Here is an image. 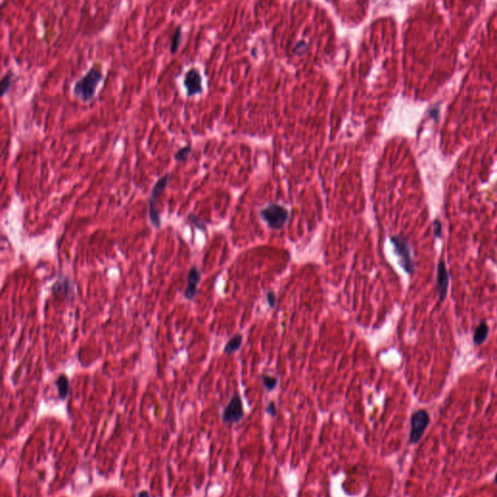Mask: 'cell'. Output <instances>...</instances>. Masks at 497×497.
<instances>
[{"label":"cell","instance_id":"17","mask_svg":"<svg viewBox=\"0 0 497 497\" xmlns=\"http://www.w3.org/2000/svg\"><path fill=\"white\" fill-rule=\"evenodd\" d=\"M191 152H192V147L190 145H187V146H185L175 152L174 160L178 163H184L189 159V155Z\"/></svg>","mask_w":497,"mask_h":497},{"label":"cell","instance_id":"23","mask_svg":"<svg viewBox=\"0 0 497 497\" xmlns=\"http://www.w3.org/2000/svg\"><path fill=\"white\" fill-rule=\"evenodd\" d=\"M494 482L496 483V485H497V473H496V475H495V478H494Z\"/></svg>","mask_w":497,"mask_h":497},{"label":"cell","instance_id":"9","mask_svg":"<svg viewBox=\"0 0 497 497\" xmlns=\"http://www.w3.org/2000/svg\"><path fill=\"white\" fill-rule=\"evenodd\" d=\"M53 295L63 300L71 298L74 295V284L69 277L63 276L58 279L51 286Z\"/></svg>","mask_w":497,"mask_h":497},{"label":"cell","instance_id":"2","mask_svg":"<svg viewBox=\"0 0 497 497\" xmlns=\"http://www.w3.org/2000/svg\"><path fill=\"white\" fill-rule=\"evenodd\" d=\"M395 254L397 255L399 264L407 274L413 275L416 270V264L412 256V249L405 237L402 235H394L390 237Z\"/></svg>","mask_w":497,"mask_h":497},{"label":"cell","instance_id":"21","mask_svg":"<svg viewBox=\"0 0 497 497\" xmlns=\"http://www.w3.org/2000/svg\"><path fill=\"white\" fill-rule=\"evenodd\" d=\"M266 413L271 416H276V415H277V408H276L274 402H270L268 404V406L266 407Z\"/></svg>","mask_w":497,"mask_h":497},{"label":"cell","instance_id":"14","mask_svg":"<svg viewBox=\"0 0 497 497\" xmlns=\"http://www.w3.org/2000/svg\"><path fill=\"white\" fill-rule=\"evenodd\" d=\"M182 25H178L176 30L173 33L172 38H171V46H170V53L176 54L183 39V32H182Z\"/></svg>","mask_w":497,"mask_h":497},{"label":"cell","instance_id":"20","mask_svg":"<svg viewBox=\"0 0 497 497\" xmlns=\"http://www.w3.org/2000/svg\"><path fill=\"white\" fill-rule=\"evenodd\" d=\"M442 228H443V226H442L441 222L439 220L434 221V236L436 238H442V233H443Z\"/></svg>","mask_w":497,"mask_h":497},{"label":"cell","instance_id":"7","mask_svg":"<svg viewBox=\"0 0 497 497\" xmlns=\"http://www.w3.org/2000/svg\"><path fill=\"white\" fill-rule=\"evenodd\" d=\"M184 86L189 97L203 92L202 78L196 68L192 67L186 73L184 78Z\"/></svg>","mask_w":497,"mask_h":497},{"label":"cell","instance_id":"16","mask_svg":"<svg viewBox=\"0 0 497 497\" xmlns=\"http://www.w3.org/2000/svg\"><path fill=\"white\" fill-rule=\"evenodd\" d=\"M260 380H261L263 386H264V388L267 391H273L278 385V378L277 377L263 374L260 376Z\"/></svg>","mask_w":497,"mask_h":497},{"label":"cell","instance_id":"10","mask_svg":"<svg viewBox=\"0 0 497 497\" xmlns=\"http://www.w3.org/2000/svg\"><path fill=\"white\" fill-rule=\"evenodd\" d=\"M201 281V272L199 269L194 265L188 275V285L185 290L184 296L187 300H193L197 294V285Z\"/></svg>","mask_w":497,"mask_h":497},{"label":"cell","instance_id":"4","mask_svg":"<svg viewBox=\"0 0 497 497\" xmlns=\"http://www.w3.org/2000/svg\"><path fill=\"white\" fill-rule=\"evenodd\" d=\"M260 216L271 229H281L289 221V211L279 204H270L261 210Z\"/></svg>","mask_w":497,"mask_h":497},{"label":"cell","instance_id":"19","mask_svg":"<svg viewBox=\"0 0 497 497\" xmlns=\"http://www.w3.org/2000/svg\"><path fill=\"white\" fill-rule=\"evenodd\" d=\"M266 299H267V303L269 305L270 308H274L275 305H276V302H277V297H276V294L274 292H268L267 295H266Z\"/></svg>","mask_w":497,"mask_h":497},{"label":"cell","instance_id":"12","mask_svg":"<svg viewBox=\"0 0 497 497\" xmlns=\"http://www.w3.org/2000/svg\"><path fill=\"white\" fill-rule=\"evenodd\" d=\"M242 342H243V336L242 335L239 334V333L233 335L226 342V344L223 348V353L226 355H232L237 351H239V349L241 348V345H242Z\"/></svg>","mask_w":497,"mask_h":497},{"label":"cell","instance_id":"1","mask_svg":"<svg viewBox=\"0 0 497 497\" xmlns=\"http://www.w3.org/2000/svg\"><path fill=\"white\" fill-rule=\"evenodd\" d=\"M103 79L104 75L101 70L95 65H92L81 79L75 82L72 90L73 95L82 101H91Z\"/></svg>","mask_w":497,"mask_h":497},{"label":"cell","instance_id":"5","mask_svg":"<svg viewBox=\"0 0 497 497\" xmlns=\"http://www.w3.org/2000/svg\"><path fill=\"white\" fill-rule=\"evenodd\" d=\"M245 416L242 398L238 391H235L227 405L224 407L222 420L224 424L235 425L241 422Z\"/></svg>","mask_w":497,"mask_h":497},{"label":"cell","instance_id":"3","mask_svg":"<svg viewBox=\"0 0 497 497\" xmlns=\"http://www.w3.org/2000/svg\"><path fill=\"white\" fill-rule=\"evenodd\" d=\"M169 180H170V175L168 173L163 175V177H161L156 181V183L154 184V186L152 188V193H151V196L148 199L150 222L152 223V226H154L155 228H160L162 226L161 214L158 211V209L155 207V203L158 201V199L161 197V195L163 194L164 190L166 189Z\"/></svg>","mask_w":497,"mask_h":497},{"label":"cell","instance_id":"22","mask_svg":"<svg viewBox=\"0 0 497 497\" xmlns=\"http://www.w3.org/2000/svg\"><path fill=\"white\" fill-rule=\"evenodd\" d=\"M138 497H151V496H150V493H149V491H147V490H142V491H140V492L138 493Z\"/></svg>","mask_w":497,"mask_h":497},{"label":"cell","instance_id":"6","mask_svg":"<svg viewBox=\"0 0 497 497\" xmlns=\"http://www.w3.org/2000/svg\"><path fill=\"white\" fill-rule=\"evenodd\" d=\"M430 423V416L426 410H417L411 416V430L409 435V442L416 444L426 432V428Z\"/></svg>","mask_w":497,"mask_h":497},{"label":"cell","instance_id":"18","mask_svg":"<svg viewBox=\"0 0 497 497\" xmlns=\"http://www.w3.org/2000/svg\"><path fill=\"white\" fill-rule=\"evenodd\" d=\"M188 220H189L191 223H193V224H194V226H195V227H197L198 229L203 230V231H205V230H206V225H205V223H203L202 221H201V220H200V219H199L197 216H195L194 214H190V215H189V217H188Z\"/></svg>","mask_w":497,"mask_h":497},{"label":"cell","instance_id":"11","mask_svg":"<svg viewBox=\"0 0 497 497\" xmlns=\"http://www.w3.org/2000/svg\"><path fill=\"white\" fill-rule=\"evenodd\" d=\"M61 400H65L69 395V379L65 374H61L55 382Z\"/></svg>","mask_w":497,"mask_h":497},{"label":"cell","instance_id":"15","mask_svg":"<svg viewBox=\"0 0 497 497\" xmlns=\"http://www.w3.org/2000/svg\"><path fill=\"white\" fill-rule=\"evenodd\" d=\"M13 77H14V73H13L12 70L6 72V74L2 77L1 83H0V88H1L0 93H1V96H4L7 93V92L9 91L11 85H12V81H13Z\"/></svg>","mask_w":497,"mask_h":497},{"label":"cell","instance_id":"13","mask_svg":"<svg viewBox=\"0 0 497 497\" xmlns=\"http://www.w3.org/2000/svg\"><path fill=\"white\" fill-rule=\"evenodd\" d=\"M489 333V328L486 323H481L478 325L477 328L475 329L474 336H473V342L475 345L480 346L485 343L487 340V336Z\"/></svg>","mask_w":497,"mask_h":497},{"label":"cell","instance_id":"8","mask_svg":"<svg viewBox=\"0 0 497 497\" xmlns=\"http://www.w3.org/2000/svg\"><path fill=\"white\" fill-rule=\"evenodd\" d=\"M450 276L444 259H440L437 265V292L440 301H445L449 289Z\"/></svg>","mask_w":497,"mask_h":497}]
</instances>
